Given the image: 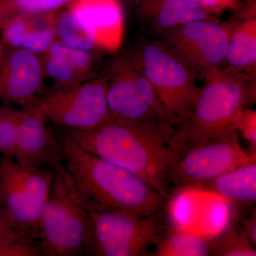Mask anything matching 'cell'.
<instances>
[{
    "label": "cell",
    "instance_id": "17",
    "mask_svg": "<svg viewBox=\"0 0 256 256\" xmlns=\"http://www.w3.org/2000/svg\"><path fill=\"white\" fill-rule=\"evenodd\" d=\"M57 11L32 15L16 20L3 28L4 47L18 48L43 56L56 41Z\"/></svg>",
    "mask_w": 256,
    "mask_h": 256
},
{
    "label": "cell",
    "instance_id": "9",
    "mask_svg": "<svg viewBox=\"0 0 256 256\" xmlns=\"http://www.w3.org/2000/svg\"><path fill=\"white\" fill-rule=\"evenodd\" d=\"M162 214L138 216L120 212H92V242L86 256H144L164 229Z\"/></svg>",
    "mask_w": 256,
    "mask_h": 256
},
{
    "label": "cell",
    "instance_id": "18",
    "mask_svg": "<svg viewBox=\"0 0 256 256\" xmlns=\"http://www.w3.org/2000/svg\"><path fill=\"white\" fill-rule=\"evenodd\" d=\"M69 5L95 34L100 48L112 50L118 46L122 23L118 0H74Z\"/></svg>",
    "mask_w": 256,
    "mask_h": 256
},
{
    "label": "cell",
    "instance_id": "20",
    "mask_svg": "<svg viewBox=\"0 0 256 256\" xmlns=\"http://www.w3.org/2000/svg\"><path fill=\"white\" fill-rule=\"evenodd\" d=\"M154 246L153 256L210 255V238L180 228H164Z\"/></svg>",
    "mask_w": 256,
    "mask_h": 256
},
{
    "label": "cell",
    "instance_id": "7",
    "mask_svg": "<svg viewBox=\"0 0 256 256\" xmlns=\"http://www.w3.org/2000/svg\"><path fill=\"white\" fill-rule=\"evenodd\" d=\"M106 92V76H96L74 87H53L21 108L41 116L60 130H92L112 118Z\"/></svg>",
    "mask_w": 256,
    "mask_h": 256
},
{
    "label": "cell",
    "instance_id": "13",
    "mask_svg": "<svg viewBox=\"0 0 256 256\" xmlns=\"http://www.w3.org/2000/svg\"><path fill=\"white\" fill-rule=\"evenodd\" d=\"M14 160L28 168L62 171L65 168L58 130L48 126L41 116L18 109V144Z\"/></svg>",
    "mask_w": 256,
    "mask_h": 256
},
{
    "label": "cell",
    "instance_id": "26",
    "mask_svg": "<svg viewBox=\"0 0 256 256\" xmlns=\"http://www.w3.org/2000/svg\"><path fill=\"white\" fill-rule=\"evenodd\" d=\"M237 133L248 146V152L256 153V111L252 108L244 109L239 116L236 124Z\"/></svg>",
    "mask_w": 256,
    "mask_h": 256
},
{
    "label": "cell",
    "instance_id": "23",
    "mask_svg": "<svg viewBox=\"0 0 256 256\" xmlns=\"http://www.w3.org/2000/svg\"><path fill=\"white\" fill-rule=\"evenodd\" d=\"M212 256H256L255 246L235 226L230 225L210 238Z\"/></svg>",
    "mask_w": 256,
    "mask_h": 256
},
{
    "label": "cell",
    "instance_id": "1",
    "mask_svg": "<svg viewBox=\"0 0 256 256\" xmlns=\"http://www.w3.org/2000/svg\"><path fill=\"white\" fill-rule=\"evenodd\" d=\"M64 166L90 212H120L149 216L162 212L168 198L131 172L84 150L64 131Z\"/></svg>",
    "mask_w": 256,
    "mask_h": 256
},
{
    "label": "cell",
    "instance_id": "10",
    "mask_svg": "<svg viewBox=\"0 0 256 256\" xmlns=\"http://www.w3.org/2000/svg\"><path fill=\"white\" fill-rule=\"evenodd\" d=\"M256 160V154L240 146L238 133L194 143L178 152L170 170V183L195 188Z\"/></svg>",
    "mask_w": 256,
    "mask_h": 256
},
{
    "label": "cell",
    "instance_id": "6",
    "mask_svg": "<svg viewBox=\"0 0 256 256\" xmlns=\"http://www.w3.org/2000/svg\"><path fill=\"white\" fill-rule=\"evenodd\" d=\"M134 52L174 130L191 110L200 74L158 40L142 41Z\"/></svg>",
    "mask_w": 256,
    "mask_h": 256
},
{
    "label": "cell",
    "instance_id": "14",
    "mask_svg": "<svg viewBox=\"0 0 256 256\" xmlns=\"http://www.w3.org/2000/svg\"><path fill=\"white\" fill-rule=\"evenodd\" d=\"M228 20V47L224 68L256 78V0H242Z\"/></svg>",
    "mask_w": 256,
    "mask_h": 256
},
{
    "label": "cell",
    "instance_id": "19",
    "mask_svg": "<svg viewBox=\"0 0 256 256\" xmlns=\"http://www.w3.org/2000/svg\"><path fill=\"white\" fill-rule=\"evenodd\" d=\"M194 188L213 192L224 198L249 206L256 202V160L240 165Z\"/></svg>",
    "mask_w": 256,
    "mask_h": 256
},
{
    "label": "cell",
    "instance_id": "8",
    "mask_svg": "<svg viewBox=\"0 0 256 256\" xmlns=\"http://www.w3.org/2000/svg\"><path fill=\"white\" fill-rule=\"evenodd\" d=\"M53 176L48 168H28L0 156V208L37 245Z\"/></svg>",
    "mask_w": 256,
    "mask_h": 256
},
{
    "label": "cell",
    "instance_id": "25",
    "mask_svg": "<svg viewBox=\"0 0 256 256\" xmlns=\"http://www.w3.org/2000/svg\"><path fill=\"white\" fill-rule=\"evenodd\" d=\"M18 242L36 244L24 234L8 214L0 208V248Z\"/></svg>",
    "mask_w": 256,
    "mask_h": 256
},
{
    "label": "cell",
    "instance_id": "29",
    "mask_svg": "<svg viewBox=\"0 0 256 256\" xmlns=\"http://www.w3.org/2000/svg\"><path fill=\"white\" fill-rule=\"evenodd\" d=\"M121 6L128 11H136L142 0H118Z\"/></svg>",
    "mask_w": 256,
    "mask_h": 256
},
{
    "label": "cell",
    "instance_id": "22",
    "mask_svg": "<svg viewBox=\"0 0 256 256\" xmlns=\"http://www.w3.org/2000/svg\"><path fill=\"white\" fill-rule=\"evenodd\" d=\"M74 0H10L0 6V30L16 20L57 11Z\"/></svg>",
    "mask_w": 256,
    "mask_h": 256
},
{
    "label": "cell",
    "instance_id": "12",
    "mask_svg": "<svg viewBox=\"0 0 256 256\" xmlns=\"http://www.w3.org/2000/svg\"><path fill=\"white\" fill-rule=\"evenodd\" d=\"M45 77L42 56L4 47L0 58V100L4 106L22 107L43 92Z\"/></svg>",
    "mask_w": 256,
    "mask_h": 256
},
{
    "label": "cell",
    "instance_id": "4",
    "mask_svg": "<svg viewBox=\"0 0 256 256\" xmlns=\"http://www.w3.org/2000/svg\"><path fill=\"white\" fill-rule=\"evenodd\" d=\"M53 174L40 220L38 247L44 256L86 255L92 242V212L84 206L65 169Z\"/></svg>",
    "mask_w": 256,
    "mask_h": 256
},
{
    "label": "cell",
    "instance_id": "3",
    "mask_svg": "<svg viewBox=\"0 0 256 256\" xmlns=\"http://www.w3.org/2000/svg\"><path fill=\"white\" fill-rule=\"evenodd\" d=\"M203 76V84L188 118L174 130L170 146L176 152L201 141L236 134L237 121L256 100V78L220 68Z\"/></svg>",
    "mask_w": 256,
    "mask_h": 256
},
{
    "label": "cell",
    "instance_id": "2",
    "mask_svg": "<svg viewBox=\"0 0 256 256\" xmlns=\"http://www.w3.org/2000/svg\"><path fill=\"white\" fill-rule=\"evenodd\" d=\"M64 132L84 150L131 172L169 196L170 170L178 153L151 130L112 117L92 130Z\"/></svg>",
    "mask_w": 256,
    "mask_h": 256
},
{
    "label": "cell",
    "instance_id": "31",
    "mask_svg": "<svg viewBox=\"0 0 256 256\" xmlns=\"http://www.w3.org/2000/svg\"><path fill=\"white\" fill-rule=\"evenodd\" d=\"M4 45H3L2 42L0 40V58H1L3 54V52H4Z\"/></svg>",
    "mask_w": 256,
    "mask_h": 256
},
{
    "label": "cell",
    "instance_id": "33",
    "mask_svg": "<svg viewBox=\"0 0 256 256\" xmlns=\"http://www.w3.org/2000/svg\"><path fill=\"white\" fill-rule=\"evenodd\" d=\"M0 108H1V107H0Z\"/></svg>",
    "mask_w": 256,
    "mask_h": 256
},
{
    "label": "cell",
    "instance_id": "21",
    "mask_svg": "<svg viewBox=\"0 0 256 256\" xmlns=\"http://www.w3.org/2000/svg\"><path fill=\"white\" fill-rule=\"evenodd\" d=\"M55 33L56 41L70 48L92 52L100 48L95 34L82 22L70 5L57 14Z\"/></svg>",
    "mask_w": 256,
    "mask_h": 256
},
{
    "label": "cell",
    "instance_id": "11",
    "mask_svg": "<svg viewBox=\"0 0 256 256\" xmlns=\"http://www.w3.org/2000/svg\"><path fill=\"white\" fill-rule=\"evenodd\" d=\"M228 22L198 20L158 35V40L198 72L200 75L220 68L228 47Z\"/></svg>",
    "mask_w": 256,
    "mask_h": 256
},
{
    "label": "cell",
    "instance_id": "24",
    "mask_svg": "<svg viewBox=\"0 0 256 256\" xmlns=\"http://www.w3.org/2000/svg\"><path fill=\"white\" fill-rule=\"evenodd\" d=\"M18 108H0V156L14 159L18 138Z\"/></svg>",
    "mask_w": 256,
    "mask_h": 256
},
{
    "label": "cell",
    "instance_id": "5",
    "mask_svg": "<svg viewBox=\"0 0 256 256\" xmlns=\"http://www.w3.org/2000/svg\"><path fill=\"white\" fill-rule=\"evenodd\" d=\"M106 76L111 116L148 128L170 144L174 128L144 75L134 50L118 55Z\"/></svg>",
    "mask_w": 256,
    "mask_h": 256
},
{
    "label": "cell",
    "instance_id": "16",
    "mask_svg": "<svg viewBox=\"0 0 256 256\" xmlns=\"http://www.w3.org/2000/svg\"><path fill=\"white\" fill-rule=\"evenodd\" d=\"M134 16L142 28L156 36L194 20H216L207 14L195 0H142Z\"/></svg>",
    "mask_w": 256,
    "mask_h": 256
},
{
    "label": "cell",
    "instance_id": "15",
    "mask_svg": "<svg viewBox=\"0 0 256 256\" xmlns=\"http://www.w3.org/2000/svg\"><path fill=\"white\" fill-rule=\"evenodd\" d=\"M94 52L76 50L54 41L42 56L46 76L54 86L66 88L97 76Z\"/></svg>",
    "mask_w": 256,
    "mask_h": 256
},
{
    "label": "cell",
    "instance_id": "27",
    "mask_svg": "<svg viewBox=\"0 0 256 256\" xmlns=\"http://www.w3.org/2000/svg\"><path fill=\"white\" fill-rule=\"evenodd\" d=\"M256 212L250 216L244 218L242 222V227L239 230L250 242L254 246L256 245Z\"/></svg>",
    "mask_w": 256,
    "mask_h": 256
},
{
    "label": "cell",
    "instance_id": "32",
    "mask_svg": "<svg viewBox=\"0 0 256 256\" xmlns=\"http://www.w3.org/2000/svg\"><path fill=\"white\" fill-rule=\"evenodd\" d=\"M9 1H10V0H0V6H2L3 4H4L5 3Z\"/></svg>",
    "mask_w": 256,
    "mask_h": 256
},
{
    "label": "cell",
    "instance_id": "30",
    "mask_svg": "<svg viewBox=\"0 0 256 256\" xmlns=\"http://www.w3.org/2000/svg\"><path fill=\"white\" fill-rule=\"evenodd\" d=\"M226 10H235L242 4V0H220Z\"/></svg>",
    "mask_w": 256,
    "mask_h": 256
},
{
    "label": "cell",
    "instance_id": "28",
    "mask_svg": "<svg viewBox=\"0 0 256 256\" xmlns=\"http://www.w3.org/2000/svg\"><path fill=\"white\" fill-rule=\"evenodd\" d=\"M195 1L200 5V8L212 18H216V16L225 12L220 0H195Z\"/></svg>",
    "mask_w": 256,
    "mask_h": 256
}]
</instances>
